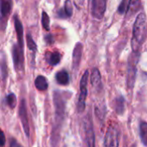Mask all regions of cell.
<instances>
[{"mask_svg":"<svg viewBox=\"0 0 147 147\" xmlns=\"http://www.w3.org/2000/svg\"><path fill=\"white\" fill-rule=\"evenodd\" d=\"M146 24V16L144 12H141L136 17L135 22L134 24L133 37L131 41L133 52H140V47L145 39Z\"/></svg>","mask_w":147,"mask_h":147,"instance_id":"obj_1","label":"cell"},{"mask_svg":"<svg viewBox=\"0 0 147 147\" xmlns=\"http://www.w3.org/2000/svg\"><path fill=\"white\" fill-rule=\"evenodd\" d=\"M140 59V52H133L127 61V86L132 90L134 87L136 74H137V65Z\"/></svg>","mask_w":147,"mask_h":147,"instance_id":"obj_2","label":"cell"},{"mask_svg":"<svg viewBox=\"0 0 147 147\" xmlns=\"http://www.w3.org/2000/svg\"><path fill=\"white\" fill-rule=\"evenodd\" d=\"M53 102L55 108V126L59 127L64 119L65 112V100L60 91H54Z\"/></svg>","mask_w":147,"mask_h":147,"instance_id":"obj_3","label":"cell"},{"mask_svg":"<svg viewBox=\"0 0 147 147\" xmlns=\"http://www.w3.org/2000/svg\"><path fill=\"white\" fill-rule=\"evenodd\" d=\"M88 79H89V71L86 70L80 80V93L77 104V109L78 113H83L85 109L86 98L88 94Z\"/></svg>","mask_w":147,"mask_h":147,"instance_id":"obj_4","label":"cell"},{"mask_svg":"<svg viewBox=\"0 0 147 147\" xmlns=\"http://www.w3.org/2000/svg\"><path fill=\"white\" fill-rule=\"evenodd\" d=\"M120 145V131L116 125L111 124L109 126L105 137L103 147H119Z\"/></svg>","mask_w":147,"mask_h":147,"instance_id":"obj_5","label":"cell"},{"mask_svg":"<svg viewBox=\"0 0 147 147\" xmlns=\"http://www.w3.org/2000/svg\"><path fill=\"white\" fill-rule=\"evenodd\" d=\"M140 8V0H122L118 7V12L125 15L126 17L131 16Z\"/></svg>","mask_w":147,"mask_h":147,"instance_id":"obj_6","label":"cell"},{"mask_svg":"<svg viewBox=\"0 0 147 147\" xmlns=\"http://www.w3.org/2000/svg\"><path fill=\"white\" fill-rule=\"evenodd\" d=\"M107 0H90V9L91 16L97 20H101L105 14Z\"/></svg>","mask_w":147,"mask_h":147,"instance_id":"obj_7","label":"cell"},{"mask_svg":"<svg viewBox=\"0 0 147 147\" xmlns=\"http://www.w3.org/2000/svg\"><path fill=\"white\" fill-rule=\"evenodd\" d=\"M84 132L85 135V141L88 147H95V134L90 115H88L83 121Z\"/></svg>","mask_w":147,"mask_h":147,"instance_id":"obj_8","label":"cell"},{"mask_svg":"<svg viewBox=\"0 0 147 147\" xmlns=\"http://www.w3.org/2000/svg\"><path fill=\"white\" fill-rule=\"evenodd\" d=\"M19 116L20 120L23 127V130L25 132L26 137L29 138V124H28V112H27V106H26V102L24 99L21 101L20 106H19Z\"/></svg>","mask_w":147,"mask_h":147,"instance_id":"obj_9","label":"cell"},{"mask_svg":"<svg viewBox=\"0 0 147 147\" xmlns=\"http://www.w3.org/2000/svg\"><path fill=\"white\" fill-rule=\"evenodd\" d=\"M83 54V45L80 42H78L73 49L72 53V68L74 71H77L79 67L81 59Z\"/></svg>","mask_w":147,"mask_h":147,"instance_id":"obj_10","label":"cell"},{"mask_svg":"<svg viewBox=\"0 0 147 147\" xmlns=\"http://www.w3.org/2000/svg\"><path fill=\"white\" fill-rule=\"evenodd\" d=\"M12 57H13V62L14 65L16 70L19 69L23 61V51H22L18 45H14L12 48Z\"/></svg>","mask_w":147,"mask_h":147,"instance_id":"obj_11","label":"cell"},{"mask_svg":"<svg viewBox=\"0 0 147 147\" xmlns=\"http://www.w3.org/2000/svg\"><path fill=\"white\" fill-rule=\"evenodd\" d=\"M15 28L18 40V47L22 51H23V28L17 16H15Z\"/></svg>","mask_w":147,"mask_h":147,"instance_id":"obj_12","label":"cell"},{"mask_svg":"<svg viewBox=\"0 0 147 147\" xmlns=\"http://www.w3.org/2000/svg\"><path fill=\"white\" fill-rule=\"evenodd\" d=\"M90 83H91L92 87L95 90L102 89V77L97 68H94L92 70V72L90 75Z\"/></svg>","mask_w":147,"mask_h":147,"instance_id":"obj_13","label":"cell"},{"mask_svg":"<svg viewBox=\"0 0 147 147\" xmlns=\"http://www.w3.org/2000/svg\"><path fill=\"white\" fill-rule=\"evenodd\" d=\"M11 10V3L9 0H0V13L3 21L8 17Z\"/></svg>","mask_w":147,"mask_h":147,"instance_id":"obj_14","label":"cell"},{"mask_svg":"<svg viewBox=\"0 0 147 147\" xmlns=\"http://www.w3.org/2000/svg\"><path fill=\"white\" fill-rule=\"evenodd\" d=\"M34 85L40 91H46L48 89V82L44 76H38L34 80Z\"/></svg>","mask_w":147,"mask_h":147,"instance_id":"obj_15","label":"cell"},{"mask_svg":"<svg viewBox=\"0 0 147 147\" xmlns=\"http://www.w3.org/2000/svg\"><path fill=\"white\" fill-rule=\"evenodd\" d=\"M115 110L118 115H121L125 111V99L122 96H119L115 99L114 102Z\"/></svg>","mask_w":147,"mask_h":147,"instance_id":"obj_16","label":"cell"},{"mask_svg":"<svg viewBox=\"0 0 147 147\" xmlns=\"http://www.w3.org/2000/svg\"><path fill=\"white\" fill-rule=\"evenodd\" d=\"M56 81L59 84L61 85H67L70 82V78H69V74L66 71L62 70L60 71H59L56 74Z\"/></svg>","mask_w":147,"mask_h":147,"instance_id":"obj_17","label":"cell"},{"mask_svg":"<svg viewBox=\"0 0 147 147\" xmlns=\"http://www.w3.org/2000/svg\"><path fill=\"white\" fill-rule=\"evenodd\" d=\"M61 60V54L58 52L49 53L47 56V62L50 65H56Z\"/></svg>","mask_w":147,"mask_h":147,"instance_id":"obj_18","label":"cell"},{"mask_svg":"<svg viewBox=\"0 0 147 147\" xmlns=\"http://www.w3.org/2000/svg\"><path fill=\"white\" fill-rule=\"evenodd\" d=\"M140 136L142 143L147 146V122L141 121L140 125Z\"/></svg>","mask_w":147,"mask_h":147,"instance_id":"obj_19","label":"cell"},{"mask_svg":"<svg viewBox=\"0 0 147 147\" xmlns=\"http://www.w3.org/2000/svg\"><path fill=\"white\" fill-rule=\"evenodd\" d=\"M0 71H1V76H2V79L3 82H5L7 76H8V70H7V63H6V59L5 57L3 55V57L0 59Z\"/></svg>","mask_w":147,"mask_h":147,"instance_id":"obj_20","label":"cell"},{"mask_svg":"<svg viewBox=\"0 0 147 147\" xmlns=\"http://www.w3.org/2000/svg\"><path fill=\"white\" fill-rule=\"evenodd\" d=\"M95 111H96V115L102 121L105 117L106 115V108L104 105H96L95 108Z\"/></svg>","mask_w":147,"mask_h":147,"instance_id":"obj_21","label":"cell"},{"mask_svg":"<svg viewBox=\"0 0 147 147\" xmlns=\"http://www.w3.org/2000/svg\"><path fill=\"white\" fill-rule=\"evenodd\" d=\"M41 23L43 28L49 31L50 29V19L48 15L47 14L46 11H42V16H41Z\"/></svg>","mask_w":147,"mask_h":147,"instance_id":"obj_22","label":"cell"},{"mask_svg":"<svg viewBox=\"0 0 147 147\" xmlns=\"http://www.w3.org/2000/svg\"><path fill=\"white\" fill-rule=\"evenodd\" d=\"M6 102L10 109H14L16 105V96L15 94L10 93L6 96Z\"/></svg>","mask_w":147,"mask_h":147,"instance_id":"obj_23","label":"cell"},{"mask_svg":"<svg viewBox=\"0 0 147 147\" xmlns=\"http://www.w3.org/2000/svg\"><path fill=\"white\" fill-rule=\"evenodd\" d=\"M64 11L67 16V18L71 17L72 16V12H73V7H72V3L71 2V0H66L65 3V6H64Z\"/></svg>","mask_w":147,"mask_h":147,"instance_id":"obj_24","label":"cell"},{"mask_svg":"<svg viewBox=\"0 0 147 147\" xmlns=\"http://www.w3.org/2000/svg\"><path fill=\"white\" fill-rule=\"evenodd\" d=\"M27 44H28V47L30 51L32 52H35L37 49V46L33 39V37L31 36V34H27Z\"/></svg>","mask_w":147,"mask_h":147,"instance_id":"obj_25","label":"cell"},{"mask_svg":"<svg viewBox=\"0 0 147 147\" xmlns=\"http://www.w3.org/2000/svg\"><path fill=\"white\" fill-rule=\"evenodd\" d=\"M6 143V139H5V135L3 134V132L2 130H0V147L4 146Z\"/></svg>","mask_w":147,"mask_h":147,"instance_id":"obj_26","label":"cell"},{"mask_svg":"<svg viewBox=\"0 0 147 147\" xmlns=\"http://www.w3.org/2000/svg\"><path fill=\"white\" fill-rule=\"evenodd\" d=\"M58 16H59V17H60V18H67V16H66V15H65V11H64V9H60L59 11H58Z\"/></svg>","mask_w":147,"mask_h":147,"instance_id":"obj_27","label":"cell"},{"mask_svg":"<svg viewBox=\"0 0 147 147\" xmlns=\"http://www.w3.org/2000/svg\"><path fill=\"white\" fill-rule=\"evenodd\" d=\"M9 147H23L22 146H21L16 140H12L10 141V146Z\"/></svg>","mask_w":147,"mask_h":147,"instance_id":"obj_28","label":"cell"},{"mask_svg":"<svg viewBox=\"0 0 147 147\" xmlns=\"http://www.w3.org/2000/svg\"><path fill=\"white\" fill-rule=\"evenodd\" d=\"M46 40H47V41H48L50 44L53 43V37H52L51 34H48V37H46Z\"/></svg>","mask_w":147,"mask_h":147,"instance_id":"obj_29","label":"cell"},{"mask_svg":"<svg viewBox=\"0 0 147 147\" xmlns=\"http://www.w3.org/2000/svg\"><path fill=\"white\" fill-rule=\"evenodd\" d=\"M132 147H135V146H132Z\"/></svg>","mask_w":147,"mask_h":147,"instance_id":"obj_30","label":"cell"}]
</instances>
